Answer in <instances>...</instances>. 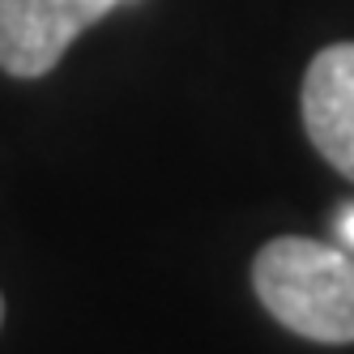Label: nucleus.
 Segmentation results:
<instances>
[{
  "label": "nucleus",
  "instance_id": "nucleus-1",
  "mask_svg": "<svg viewBox=\"0 0 354 354\" xmlns=\"http://www.w3.org/2000/svg\"><path fill=\"white\" fill-rule=\"evenodd\" d=\"M261 308L295 337L320 346L354 342V261L308 235H277L252 261Z\"/></svg>",
  "mask_w": 354,
  "mask_h": 354
},
{
  "label": "nucleus",
  "instance_id": "nucleus-2",
  "mask_svg": "<svg viewBox=\"0 0 354 354\" xmlns=\"http://www.w3.org/2000/svg\"><path fill=\"white\" fill-rule=\"evenodd\" d=\"M115 0H0V68L9 77H47L68 43L111 13Z\"/></svg>",
  "mask_w": 354,
  "mask_h": 354
},
{
  "label": "nucleus",
  "instance_id": "nucleus-3",
  "mask_svg": "<svg viewBox=\"0 0 354 354\" xmlns=\"http://www.w3.org/2000/svg\"><path fill=\"white\" fill-rule=\"evenodd\" d=\"M303 129L320 158L354 184V43H333L303 73Z\"/></svg>",
  "mask_w": 354,
  "mask_h": 354
},
{
  "label": "nucleus",
  "instance_id": "nucleus-4",
  "mask_svg": "<svg viewBox=\"0 0 354 354\" xmlns=\"http://www.w3.org/2000/svg\"><path fill=\"white\" fill-rule=\"evenodd\" d=\"M337 235H342V243L354 248V205H346V209L337 214Z\"/></svg>",
  "mask_w": 354,
  "mask_h": 354
},
{
  "label": "nucleus",
  "instance_id": "nucleus-5",
  "mask_svg": "<svg viewBox=\"0 0 354 354\" xmlns=\"http://www.w3.org/2000/svg\"><path fill=\"white\" fill-rule=\"evenodd\" d=\"M0 324H5V299H0Z\"/></svg>",
  "mask_w": 354,
  "mask_h": 354
}]
</instances>
